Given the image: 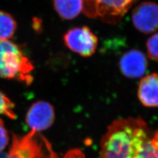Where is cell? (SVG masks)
I'll use <instances>...</instances> for the list:
<instances>
[{
    "label": "cell",
    "mask_w": 158,
    "mask_h": 158,
    "mask_svg": "<svg viewBox=\"0 0 158 158\" xmlns=\"http://www.w3.org/2000/svg\"><path fill=\"white\" fill-rule=\"evenodd\" d=\"M152 136L141 117L117 119L100 140V158H158Z\"/></svg>",
    "instance_id": "cell-1"
},
{
    "label": "cell",
    "mask_w": 158,
    "mask_h": 158,
    "mask_svg": "<svg viewBox=\"0 0 158 158\" xmlns=\"http://www.w3.org/2000/svg\"><path fill=\"white\" fill-rule=\"evenodd\" d=\"M32 65L17 44L0 41V77L26 81Z\"/></svg>",
    "instance_id": "cell-2"
},
{
    "label": "cell",
    "mask_w": 158,
    "mask_h": 158,
    "mask_svg": "<svg viewBox=\"0 0 158 158\" xmlns=\"http://www.w3.org/2000/svg\"><path fill=\"white\" fill-rule=\"evenodd\" d=\"M136 0H82V13L89 18L115 24L120 22Z\"/></svg>",
    "instance_id": "cell-3"
},
{
    "label": "cell",
    "mask_w": 158,
    "mask_h": 158,
    "mask_svg": "<svg viewBox=\"0 0 158 158\" xmlns=\"http://www.w3.org/2000/svg\"><path fill=\"white\" fill-rule=\"evenodd\" d=\"M63 40L70 50L84 57L93 56L98 44L96 34L86 26L69 30L64 35Z\"/></svg>",
    "instance_id": "cell-4"
},
{
    "label": "cell",
    "mask_w": 158,
    "mask_h": 158,
    "mask_svg": "<svg viewBox=\"0 0 158 158\" xmlns=\"http://www.w3.org/2000/svg\"><path fill=\"white\" fill-rule=\"evenodd\" d=\"M132 21L137 31L150 34L158 30V4L143 2L133 9Z\"/></svg>",
    "instance_id": "cell-5"
},
{
    "label": "cell",
    "mask_w": 158,
    "mask_h": 158,
    "mask_svg": "<svg viewBox=\"0 0 158 158\" xmlns=\"http://www.w3.org/2000/svg\"><path fill=\"white\" fill-rule=\"evenodd\" d=\"M55 121V111L50 103L38 101L28 109L26 123L32 132H40L50 128Z\"/></svg>",
    "instance_id": "cell-6"
},
{
    "label": "cell",
    "mask_w": 158,
    "mask_h": 158,
    "mask_svg": "<svg viewBox=\"0 0 158 158\" xmlns=\"http://www.w3.org/2000/svg\"><path fill=\"white\" fill-rule=\"evenodd\" d=\"M119 67L123 75L131 78L142 77L148 67V59L146 56L138 49H131L121 57Z\"/></svg>",
    "instance_id": "cell-7"
},
{
    "label": "cell",
    "mask_w": 158,
    "mask_h": 158,
    "mask_svg": "<svg viewBox=\"0 0 158 158\" xmlns=\"http://www.w3.org/2000/svg\"><path fill=\"white\" fill-rule=\"evenodd\" d=\"M138 98L145 107H158V73H152L142 78L138 84Z\"/></svg>",
    "instance_id": "cell-8"
},
{
    "label": "cell",
    "mask_w": 158,
    "mask_h": 158,
    "mask_svg": "<svg viewBox=\"0 0 158 158\" xmlns=\"http://www.w3.org/2000/svg\"><path fill=\"white\" fill-rule=\"evenodd\" d=\"M54 9L62 19L72 20L82 12V0H53Z\"/></svg>",
    "instance_id": "cell-9"
},
{
    "label": "cell",
    "mask_w": 158,
    "mask_h": 158,
    "mask_svg": "<svg viewBox=\"0 0 158 158\" xmlns=\"http://www.w3.org/2000/svg\"><path fill=\"white\" fill-rule=\"evenodd\" d=\"M17 29L15 20L8 13L0 11V41L9 40Z\"/></svg>",
    "instance_id": "cell-10"
},
{
    "label": "cell",
    "mask_w": 158,
    "mask_h": 158,
    "mask_svg": "<svg viewBox=\"0 0 158 158\" xmlns=\"http://www.w3.org/2000/svg\"><path fill=\"white\" fill-rule=\"evenodd\" d=\"M14 107V103L0 92V115H5L11 118H15V114L13 111Z\"/></svg>",
    "instance_id": "cell-11"
},
{
    "label": "cell",
    "mask_w": 158,
    "mask_h": 158,
    "mask_svg": "<svg viewBox=\"0 0 158 158\" xmlns=\"http://www.w3.org/2000/svg\"><path fill=\"white\" fill-rule=\"evenodd\" d=\"M148 56L152 60L158 61V32L154 34L147 40Z\"/></svg>",
    "instance_id": "cell-12"
},
{
    "label": "cell",
    "mask_w": 158,
    "mask_h": 158,
    "mask_svg": "<svg viewBox=\"0 0 158 158\" xmlns=\"http://www.w3.org/2000/svg\"><path fill=\"white\" fill-rule=\"evenodd\" d=\"M9 137L3 123L0 119V152H2L8 144Z\"/></svg>",
    "instance_id": "cell-13"
},
{
    "label": "cell",
    "mask_w": 158,
    "mask_h": 158,
    "mask_svg": "<svg viewBox=\"0 0 158 158\" xmlns=\"http://www.w3.org/2000/svg\"><path fill=\"white\" fill-rule=\"evenodd\" d=\"M67 158H85V156L80 150H75L69 152Z\"/></svg>",
    "instance_id": "cell-14"
},
{
    "label": "cell",
    "mask_w": 158,
    "mask_h": 158,
    "mask_svg": "<svg viewBox=\"0 0 158 158\" xmlns=\"http://www.w3.org/2000/svg\"><path fill=\"white\" fill-rule=\"evenodd\" d=\"M152 143L153 146L154 148V149L156 150V152L158 154V128L156 130V131L155 132L154 134L152 136Z\"/></svg>",
    "instance_id": "cell-15"
}]
</instances>
